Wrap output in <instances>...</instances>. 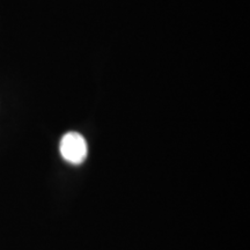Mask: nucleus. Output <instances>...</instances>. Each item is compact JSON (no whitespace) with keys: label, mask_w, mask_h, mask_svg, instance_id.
<instances>
[{"label":"nucleus","mask_w":250,"mask_h":250,"mask_svg":"<svg viewBox=\"0 0 250 250\" xmlns=\"http://www.w3.org/2000/svg\"><path fill=\"white\" fill-rule=\"evenodd\" d=\"M59 151L64 160L72 165H80L87 156L86 140L78 132H68L62 137L59 145Z\"/></svg>","instance_id":"obj_1"}]
</instances>
